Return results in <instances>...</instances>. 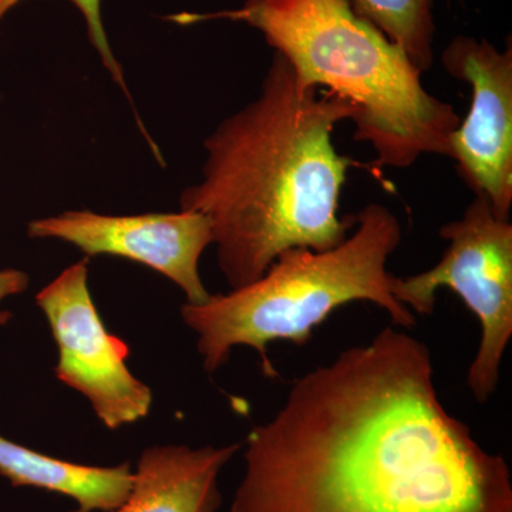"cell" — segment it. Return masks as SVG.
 <instances>
[{
    "mask_svg": "<svg viewBox=\"0 0 512 512\" xmlns=\"http://www.w3.org/2000/svg\"><path fill=\"white\" fill-rule=\"evenodd\" d=\"M229 512H512V477L441 403L426 343L384 328L252 429Z\"/></svg>",
    "mask_w": 512,
    "mask_h": 512,
    "instance_id": "cell-1",
    "label": "cell"
},
{
    "mask_svg": "<svg viewBox=\"0 0 512 512\" xmlns=\"http://www.w3.org/2000/svg\"><path fill=\"white\" fill-rule=\"evenodd\" d=\"M356 109L336 94L301 89L275 53L258 97L205 138L201 180L181 192L180 210L211 222L225 281L241 288L292 248L328 251L355 227L339 214L355 161L333 144Z\"/></svg>",
    "mask_w": 512,
    "mask_h": 512,
    "instance_id": "cell-2",
    "label": "cell"
},
{
    "mask_svg": "<svg viewBox=\"0 0 512 512\" xmlns=\"http://www.w3.org/2000/svg\"><path fill=\"white\" fill-rule=\"evenodd\" d=\"M170 20H231L258 30L301 89H325L355 107L353 138L373 148L377 167L406 170L423 156L450 153L460 114L423 86V73L350 0H245Z\"/></svg>",
    "mask_w": 512,
    "mask_h": 512,
    "instance_id": "cell-3",
    "label": "cell"
},
{
    "mask_svg": "<svg viewBox=\"0 0 512 512\" xmlns=\"http://www.w3.org/2000/svg\"><path fill=\"white\" fill-rule=\"evenodd\" d=\"M355 217L352 234L338 247L288 249L251 284L181 306L208 373L224 366L232 349L248 346L261 357L264 375L276 377L269 345H306L313 330L350 302L375 303L399 328L416 326V315L394 299V276L387 271L403 239L399 218L379 202H369Z\"/></svg>",
    "mask_w": 512,
    "mask_h": 512,
    "instance_id": "cell-4",
    "label": "cell"
},
{
    "mask_svg": "<svg viewBox=\"0 0 512 512\" xmlns=\"http://www.w3.org/2000/svg\"><path fill=\"white\" fill-rule=\"evenodd\" d=\"M439 235L448 244L440 261L417 275L394 276L392 293L414 315L429 316L437 292L447 288L480 320V346L467 386L474 400L484 404L497 390L512 336V224L474 195L463 217L443 225Z\"/></svg>",
    "mask_w": 512,
    "mask_h": 512,
    "instance_id": "cell-5",
    "label": "cell"
},
{
    "mask_svg": "<svg viewBox=\"0 0 512 512\" xmlns=\"http://www.w3.org/2000/svg\"><path fill=\"white\" fill-rule=\"evenodd\" d=\"M57 346V380L82 393L110 430L146 419L153 392L128 369L130 346L111 335L89 289V258L70 265L36 295Z\"/></svg>",
    "mask_w": 512,
    "mask_h": 512,
    "instance_id": "cell-6",
    "label": "cell"
},
{
    "mask_svg": "<svg viewBox=\"0 0 512 512\" xmlns=\"http://www.w3.org/2000/svg\"><path fill=\"white\" fill-rule=\"evenodd\" d=\"M444 70L471 89L466 119L450 137L448 158L476 197L501 220L512 208V45L456 36L441 53Z\"/></svg>",
    "mask_w": 512,
    "mask_h": 512,
    "instance_id": "cell-7",
    "label": "cell"
},
{
    "mask_svg": "<svg viewBox=\"0 0 512 512\" xmlns=\"http://www.w3.org/2000/svg\"><path fill=\"white\" fill-rule=\"evenodd\" d=\"M28 235L67 242L87 258L120 256L146 265L174 282L192 305H201L211 296L201 279L200 259L212 245V228L200 212L104 215L66 211L29 222Z\"/></svg>",
    "mask_w": 512,
    "mask_h": 512,
    "instance_id": "cell-8",
    "label": "cell"
},
{
    "mask_svg": "<svg viewBox=\"0 0 512 512\" xmlns=\"http://www.w3.org/2000/svg\"><path fill=\"white\" fill-rule=\"evenodd\" d=\"M241 444L148 447L138 458L127 500L111 512H218L220 476Z\"/></svg>",
    "mask_w": 512,
    "mask_h": 512,
    "instance_id": "cell-9",
    "label": "cell"
},
{
    "mask_svg": "<svg viewBox=\"0 0 512 512\" xmlns=\"http://www.w3.org/2000/svg\"><path fill=\"white\" fill-rule=\"evenodd\" d=\"M0 476L13 487H33L64 495L77 504L73 512H111L127 500L134 484L130 463L84 466L39 453L0 436Z\"/></svg>",
    "mask_w": 512,
    "mask_h": 512,
    "instance_id": "cell-10",
    "label": "cell"
},
{
    "mask_svg": "<svg viewBox=\"0 0 512 512\" xmlns=\"http://www.w3.org/2000/svg\"><path fill=\"white\" fill-rule=\"evenodd\" d=\"M367 22L426 73L434 62V0H350Z\"/></svg>",
    "mask_w": 512,
    "mask_h": 512,
    "instance_id": "cell-11",
    "label": "cell"
},
{
    "mask_svg": "<svg viewBox=\"0 0 512 512\" xmlns=\"http://www.w3.org/2000/svg\"><path fill=\"white\" fill-rule=\"evenodd\" d=\"M20 2H22V0H0V22H2L10 10L18 6ZM70 2H73V5L82 13L87 26V35H89L90 42H92L94 49L99 53L101 63L106 67L107 72L110 73L111 79L119 84L128 99H130L123 67H121L119 60H117L113 50H111L110 40L109 37H107L106 28H104L103 25L101 0H70Z\"/></svg>",
    "mask_w": 512,
    "mask_h": 512,
    "instance_id": "cell-12",
    "label": "cell"
},
{
    "mask_svg": "<svg viewBox=\"0 0 512 512\" xmlns=\"http://www.w3.org/2000/svg\"><path fill=\"white\" fill-rule=\"evenodd\" d=\"M29 275L19 269H2L0 271V303L9 296L19 295L29 288ZM12 319V313L0 311V326Z\"/></svg>",
    "mask_w": 512,
    "mask_h": 512,
    "instance_id": "cell-13",
    "label": "cell"
}]
</instances>
